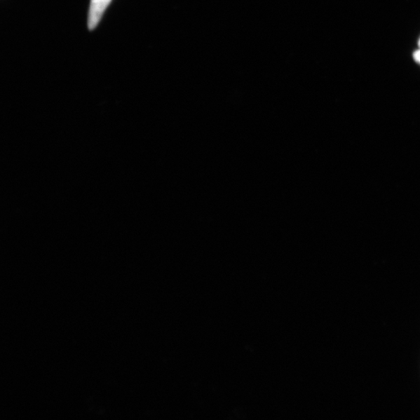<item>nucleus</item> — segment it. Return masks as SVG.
<instances>
[{"label": "nucleus", "mask_w": 420, "mask_h": 420, "mask_svg": "<svg viewBox=\"0 0 420 420\" xmlns=\"http://www.w3.org/2000/svg\"><path fill=\"white\" fill-rule=\"evenodd\" d=\"M111 0H91L88 18L90 29H95Z\"/></svg>", "instance_id": "1"}, {"label": "nucleus", "mask_w": 420, "mask_h": 420, "mask_svg": "<svg viewBox=\"0 0 420 420\" xmlns=\"http://www.w3.org/2000/svg\"><path fill=\"white\" fill-rule=\"evenodd\" d=\"M419 46H420V40H419Z\"/></svg>", "instance_id": "2"}]
</instances>
